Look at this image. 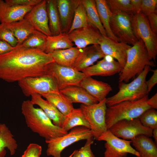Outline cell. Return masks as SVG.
<instances>
[{
    "mask_svg": "<svg viewBox=\"0 0 157 157\" xmlns=\"http://www.w3.org/2000/svg\"><path fill=\"white\" fill-rule=\"evenodd\" d=\"M53 62L49 54L41 50L17 45L0 55V78L12 83L45 74L47 65Z\"/></svg>",
    "mask_w": 157,
    "mask_h": 157,
    "instance_id": "6da1fadb",
    "label": "cell"
},
{
    "mask_svg": "<svg viewBox=\"0 0 157 157\" xmlns=\"http://www.w3.org/2000/svg\"><path fill=\"white\" fill-rule=\"evenodd\" d=\"M30 100L24 101L21 105L22 113L27 126L33 132L44 138L45 141L63 136L68 132L55 125L40 108H36Z\"/></svg>",
    "mask_w": 157,
    "mask_h": 157,
    "instance_id": "7a4b0ae2",
    "label": "cell"
},
{
    "mask_svg": "<svg viewBox=\"0 0 157 157\" xmlns=\"http://www.w3.org/2000/svg\"><path fill=\"white\" fill-rule=\"evenodd\" d=\"M147 65L154 67L156 65L151 59L144 42L140 39L127 52L125 65L119 74V82L127 83L140 74Z\"/></svg>",
    "mask_w": 157,
    "mask_h": 157,
    "instance_id": "3957f363",
    "label": "cell"
},
{
    "mask_svg": "<svg viewBox=\"0 0 157 157\" xmlns=\"http://www.w3.org/2000/svg\"><path fill=\"white\" fill-rule=\"evenodd\" d=\"M151 70L150 66H146L142 72L130 83H119L118 92L106 98L107 107H109L124 101L138 100L148 95L149 92L146 78Z\"/></svg>",
    "mask_w": 157,
    "mask_h": 157,
    "instance_id": "277c9868",
    "label": "cell"
},
{
    "mask_svg": "<svg viewBox=\"0 0 157 157\" xmlns=\"http://www.w3.org/2000/svg\"><path fill=\"white\" fill-rule=\"evenodd\" d=\"M148 95L136 101H125L107 107L106 123L108 129L118 121L138 117L147 110L151 108L147 104Z\"/></svg>",
    "mask_w": 157,
    "mask_h": 157,
    "instance_id": "5b68a950",
    "label": "cell"
},
{
    "mask_svg": "<svg viewBox=\"0 0 157 157\" xmlns=\"http://www.w3.org/2000/svg\"><path fill=\"white\" fill-rule=\"evenodd\" d=\"M92 137L90 129L82 126L74 127L63 136L45 141L47 145V154L48 156L61 157V152L66 147L75 142L86 140Z\"/></svg>",
    "mask_w": 157,
    "mask_h": 157,
    "instance_id": "8992f818",
    "label": "cell"
},
{
    "mask_svg": "<svg viewBox=\"0 0 157 157\" xmlns=\"http://www.w3.org/2000/svg\"><path fill=\"white\" fill-rule=\"evenodd\" d=\"M131 24L135 37L144 42L151 60L155 61L157 55V36L150 27L147 17L140 12L133 15Z\"/></svg>",
    "mask_w": 157,
    "mask_h": 157,
    "instance_id": "52a82bcc",
    "label": "cell"
},
{
    "mask_svg": "<svg viewBox=\"0 0 157 157\" xmlns=\"http://www.w3.org/2000/svg\"><path fill=\"white\" fill-rule=\"evenodd\" d=\"M18 82L23 94L27 97L34 94L41 96L49 93L60 92L55 79L52 76L48 74L26 78Z\"/></svg>",
    "mask_w": 157,
    "mask_h": 157,
    "instance_id": "ba28073f",
    "label": "cell"
},
{
    "mask_svg": "<svg viewBox=\"0 0 157 157\" xmlns=\"http://www.w3.org/2000/svg\"><path fill=\"white\" fill-rule=\"evenodd\" d=\"M106 101L105 98L97 103L91 105L82 104L80 107L90 124L94 138L97 140L108 130L106 123Z\"/></svg>",
    "mask_w": 157,
    "mask_h": 157,
    "instance_id": "9c48e42d",
    "label": "cell"
},
{
    "mask_svg": "<svg viewBox=\"0 0 157 157\" xmlns=\"http://www.w3.org/2000/svg\"><path fill=\"white\" fill-rule=\"evenodd\" d=\"M46 72V74L54 78L59 91L71 86H79L80 82L85 77L82 72L55 62L47 65Z\"/></svg>",
    "mask_w": 157,
    "mask_h": 157,
    "instance_id": "30bf717a",
    "label": "cell"
},
{
    "mask_svg": "<svg viewBox=\"0 0 157 157\" xmlns=\"http://www.w3.org/2000/svg\"><path fill=\"white\" fill-rule=\"evenodd\" d=\"M133 15L121 12L113 14L110 23L113 33L119 42L132 46L138 40L134 35L132 26Z\"/></svg>",
    "mask_w": 157,
    "mask_h": 157,
    "instance_id": "8fae6325",
    "label": "cell"
},
{
    "mask_svg": "<svg viewBox=\"0 0 157 157\" xmlns=\"http://www.w3.org/2000/svg\"><path fill=\"white\" fill-rule=\"evenodd\" d=\"M97 140L106 142L104 157H126L129 153L140 156L138 153L131 146V141L116 136L109 129L102 134Z\"/></svg>",
    "mask_w": 157,
    "mask_h": 157,
    "instance_id": "7c38bea8",
    "label": "cell"
},
{
    "mask_svg": "<svg viewBox=\"0 0 157 157\" xmlns=\"http://www.w3.org/2000/svg\"><path fill=\"white\" fill-rule=\"evenodd\" d=\"M116 136L126 140H131L140 135L152 136L153 129L144 126L138 117L119 120L109 129Z\"/></svg>",
    "mask_w": 157,
    "mask_h": 157,
    "instance_id": "4fadbf2b",
    "label": "cell"
},
{
    "mask_svg": "<svg viewBox=\"0 0 157 157\" xmlns=\"http://www.w3.org/2000/svg\"><path fill=\"white\" fill-rule=\"evenodd\" d=\"M68 34L71 41L80 49L99 44L102 36L97 28L89 23L86 27L74 30Z\"/></svg>",
    "mask_w": 157,
    "mask_h": 157,
    "instance_id": "5bb4252c",
    "label": "cell"
},
{
    "mask_svg": "<svg viewBox=\"0 0 157 157\" xmlns=\"http://www.w3.org/2000/svg\"><path fill=\"white\" fill-rule=\"evenodd\" d=\"M99 44L105 55L112 56L117 60L122 68L124 67L127 52L131 46L124 42L117 41L103 35Z\"/></svg>",
    "mask_w": 157,
    "mask_h": 157,
    "instance_id": "9a60e30c",
    "label": "cell"
},
{
    "mask_svg": "<svg viewBox=\"0 0 157 157\" xmlns=\"http://www.w3.org/2000/svg\"><path fill=\"white\" fill-rule=\"evenodd\" d=\"M47 1L46 0H42L34 6L26 14L24 19L31 24L35 30L49 36L51 35L49 27Z\"/></svg>",
    "mask_w": 157,
    "mask_h": 157,
    "instance_id": "2e32d148",
    "label": "cell"
},
{
    "mask_svg": "<svg viewBox=\"0 0 157 157\" xmlns=\"http://www.w3.org/2000/svg\"><path fill=\"white\" fill-rule=\"evenodd\" d=\"M105 56L99 44L89 46L82 49L73 68L77 71L81 72Z\"/></svg>",
    "mask_w": 157,
    "mask_h": 157,
    "instance_id": "e0dca14e",
    "label": "cell"
},
{
    "mask_svg": "<svg viewBox=\"0 0 157 157\" xmlns=\"http://www.w3.org/2000/svg\"><path fill=\"white\" fill-rule=\"evenodd\" d=\"M34 6L11 5L0 0V22L6 24L21 20Z\"/></svg>",
    "mask_w": 157,
    "mask_h": 157,
    "instance_id": "ac0fdd59",
    "label": "cell"
},
{
    "mask_svg": "<svg viewBox=\"0 0 157 157\" xmlns=\"http://www.w3.org/2000/svg\"><path fill=\"white\" fill-rule=\"evenodd\" d=\"M122 69L119 63L115 60L109 61L104 58L95 65L83 70L85 77L92 76H109L119 73Z\"/></svg>",
    "mask_w": 157,
    "mask_h": 157,
    "instance_id": "d6986e66",
    "label": "cell"
},
{
    "mask_svg": "<svg viewBox=\"0 0 157 157\" xmlns=\"http://www.w3.org/2000/svg\"><path fill=\"white\" fill-rule=\"evenodd\" d=\"M79 86L85 89L98 102L106 98L112 90L108 84L94 79L91 76H85L80 82Z\"/></svg>",
    "mask_w": 157,
    "mask_h": 157,
    "instance_id": "ffe728a7",
    "label": "cell"
},
{
    "mask_svg": "<svg viewBox=\"0 0 157 157\" xmlns=\"http://www.w3.org/2000/svg\"><path fill=\"white\" fill-rule=\"evenodd\" d=\"M80 0H57L62 31L67 33L71 26L75 9Z\"/></svg>",
    "mask_w": 157,
    "mask_h": 157,
    "instance_id": "44dd1931",
    "label": "cell"
},
{
    "mask_svg": "<svg viewBox=\"0 0 157 157\" xmlns=\"http://www.w3.org/2000/svg\"><path fill=\"white\" fill-rule=\"evenodd\" d=\"M31 97V102L34 105L39 106L51 120L54 124L61 127L65 116L52 104L43 99L40 95L34 94Z\"/></svg>",
    "mask_w": 157,
    "mask_h": 157,
    "instance_id": "7402d4cb",
    "label": "cell"
},
{
    "mask_svg": "<svg viewBox=\"0 0 157 157\" xmlns=\"http://www.w3.org/2000/svg\"><path fill=\"white\" fill-rule=\"evenodd\" d=\"M139 157H157V144L150 137L140 135L131 140Z\"/></svg>",
    "mask_w": 157,
    "mask_h": 157,
    "instance_id": "603a6c76",
    "label": "cell"
},
{
    "mask_svg": "<svg viewBox=\"0 0 157 157\" xmlns=\"http://www.w3.org/2000/svg\"><path fill=\"white\" fill-rule=\"evenodd\" d=\"M73 103H79L87 106L98 102L84 88L79 86L69 87L60 90Z\"/></svg>",
    "mask_w": 157,
    "mask_h": 157,
    "instance_id": "cb8c5ba5",
    "label": "cell"
},
{
    "mask_svg": "<svg viewBox=\"0 0 157 157\" xmlns=\"http://www.w3.org/2000/svg\"><path fill=\"white\" fill-rule=\"evenodd\" d=\"M3 24L11 31L17 39L18 41L17 45L21 44L36 30L31 24L24 19L18 21Z\"/></svg>",
    "mask_w": 157,
    "mask_h": 157,
    "instance_id": "d4e9b609",
    "label": "cell"
},
{
    "mask_svg": "<svg viewBox=\"0 0 157 157\" xmlns=\"http://www.w3.org/2000/svg\"><path fill=\"white\" fill-rule=\"evenodd\" d=\"M82 49L76 47L55 50L49 54L54 61L64 66L73 68L76 60Z\"/></svg>",
    "mask_w": 157,
    "mask_h": 157,
    "instance_id": "484cf974",
    "label": "cell"
},
{
    "mask_svg": "<svg viewBox=\"0 0 157 157\" xmlns=\"http://www.w3.org/2000/svg\"><path fill=\"white\" fill-rule=\"evenodd\" d=\"M74 44L68 34L63 32L57 35L47 37L44 52L50 54L55 50L72 48Z\"/></svg>",
    "mask_w": 157,
    "mask_h": 157,
    "instance_id": "4316f807",
    "label": "cell"
},
{
    "mask_svg": "<svg viewBox=\"0 0 157 157\" xmlns=\"http://www.w3.org/2000/svg\"><path fill=\"white\" fill-rule=\"evenodd\" d=\"M9 128L4 124L0 123V157H5L7 148L11 156L14 155L18 147L16 140Z\"/></svg>",
    "mask_w": 157,
    "mask_h": 157,
    "instance_id": "83f0119b",
    "label": "cell"
},
{
    "mask_svg": "<svg viewBox=\"0 0 157 157\" xmlns=\"http://www.w3.org/2000/svg\"><path fill=\"white\" fill-rule=\"evenodd\" d=\"M47 1V9L49 30L51 36L57 35L63 32L57 0Z\"/></svg>",
    "mask_w": 157,
    "mask_h": 157,
    "instance_id": "f1b7e54d",
    "label": "cell"
},
{
    "mask_svg": "<svg viewBox=\"0 0 157 157\" xmlns=\"http://www.w3.org/2000/svg\"><path fill=\"white\" fill-rule=\"evenodd\" d=\"M97 9L101 22L104 28L107 36L114 40L119 42L113 33L110 26L112 14L106 0H95Z\"/></svg>",
    "mask_w": 157,
    "mask_h": 157,
    "instance_id": "f546056e",
    "label": "cell"
},
{
    "mask_svg": "<svg viewBox=\"0 0 157 157\" xmlns=\"http://www.w3.org/2000/svg\"><path fill=\"white\" fill-rule=\"evenodd\" d=\"M41 96L52 104L65 116L68 115L74 108L71 101L60 92L49 93Z\"/></svg>",
    "mask_w": 157,
    "mask_h": 157,
    "instance_id": "4dcf8cb0",
    "label": "cell"
},
{
    "mask_svg": "<svg viewBox=\"0 0 157 157\" xmlns=\"http://www.w3.org/2000/svg\"><path fill=\"white\" fill-rule=\"evenodd\" d=\"M85 126L90 129V124L85 118L82 110L80 108H74L67 116L61 127L67 131L72 129L77 126Z\"/></svg>",
    "mask_w": 157,
    "mask_h": 157,
    "instance_id": "1f68e13d",
    "label": "cell"
},
{
    "mask_svg": "<svg viewBox=\"0 0 157 157\" xmlns=\"http://www.w3.org/2000/svg\"><path fill=\"white\" fill-rule=\"evenodd\" d=\"M81 1L85 9L88 23L97 28L102 35L107 36L100 19L95 0H81Z\"/></svg>",
    "mask_w": 157,
    "mask_h": 157,
    "instance_id": "d6a6232c",
    "label": "cell"
},
{
    "mask_svg": "<svg viewBox=\"0 0 157 157\" xmlns=\"http://www.w3.org/2000/svg\"><path fill=\"white\" fill-rule=\"evenodd\" d=\"M47 37L41 32L35 30L19 45L26 48L38 49L44 51Z\"/></svg>",
    "mask_w": 157,
    "mask_h": 157,
    "instance_id": "836d02e7",
    "label": "cell"
},
{
    "mask_svg": "<svg viewBox=\"0 0 157 157\" xmlns=\"http://www.w3.org/2000/svg\"><path fill=\"white\" fill-rule=\"evenodd\" d=\"M88 24L85 9L80 0L75 9L73 22L67 34L74 30L86 27Z\"/></svg>",
    "mask_w": 157,
    "mask_h": 157,
    "instance_id": "e575fe53",
    "label": "cell"
},
{
    "mask_svg": "<svg viewBox=\"0 0 157 157\" xmlns=\"http://www.w3.org/2000/svg\"><path fill=\"white\" fill-rule=\"evenodd\" d=\"M112 14L121 12L133 15L130 0H106Z\"/></svg>",
    "mask_w": 157,
    "mask_h": 157,
    "instance_id": "d590c367",
    "label": "cell"
},
{
    "mask_svg": "<svg viewBox=\"0 0 157 157\" xmlns=\"http://www.w3.org/2000/svg\"><path fill=\"white\" fill-rule=\"evenodd\" d=\"M138 118L144 126L153 130L157 128V111L155 109L147 110Z\"/></svg>",
    "mask_w": 157,
    "mask_h": 157,
    "instance_id": "8d00e7d4",
    "label": "cell"
},
{
    "mask_svg": "<svg viewBox=\"0 0 157 157\" xmlns=\"http://www.w3.org/2000/svg\"><path fill=\"white\" fill-rule=\"evenodd\" d=\"M94 139L92 137L86 140L83 147L74 151L72 157H95L91 148Z\"/></svg>",
    "mask_w": 157,
    "mask_h": 157,
    "instance_id": "74e56055",
    "label": "cell"
},
{
    "mask_svg": "<svg viewBox=\"0 0 157 157\" xmlns=\"http://www.w3.org/2000/svg\"><path fill=\"white\" fill-rule=\"evenodd\" d=\"M0 40L6 42L13 47L18 44L17 39L11 31L1 23H0Z\"/></svg>",
    "mask_w": 157,
    "mask_h": 157,
    "instance_id": "f35d334b",
    "label": "cell"
},
{
    "mask_svg": "<svg viewBox=\"0 0 157 157\" xmlns=\"http://www.w3.org/2000/svg\"><path fill=\"white\" fill-rule=\"evenodd\" d=\"M157 0H142L140 12L147 16L149 15L157 13Z\"/></svg>",
    "mask_w": 157,
    "mask_h": 157,
    "instance_id": "ab89813d",
    "label": "cell"
},
{
    "mask_svg": "<svg viewBox=\"0 0 157 157\" xmlns=\"http://www.w3.org/2000/svg\"><path fill=\"white\" fill-rule=\"evenodd\" d=\"M42 147L36 143H31L28 146L21 157H40Z\"/></svg>",
    "mask_w": 157,
    "mask_h": 157,
    "instance_id": "60d3db41",
    "label": "cell"
},
{
    "mask_svg": "<svg viewBox=\"0 0 157 157\" xmlns=\"http://www.w3.org/2000/svg\"><path fill=\"white\" fill-rule=\"evenodd\" d=\"M42 0H6L5 1L11 5L34 6Z\"/></svg>",
    "mask_w": 157,
    "mask_h": 157,
    "instance_id": "b9f144b4",
    "label": "cell"
},
{
    "mask_svg": "<svg viewBox=\"0 0 157 157\" xmlns=\"http://www.w3.org/2000/svg\"><path fill=\"white\" fill-rule=\"evenodd\" d=\"M149 23L153 31L157 33V13H152L147 16Z\"/></svg>",
    "mask_w": 157,
    "mask_h": 157,
    "instance_id": "7bdbcfd3",
    "label": "cell"
},
{
    "mask_svg": "<svg viewBox=\"0 0 157 157\" xmlns=\"http://www.w3.org/2000/svg\"><path fill=\"white\" fill-rule=\"evenodd\" d=\"M153 74L149 79L146 81L148 92H149L152 88L157 83V69L151 70Z\"/></svg>",
    "mask_w": 157,
    "mask_h": 157,
    "instance_id": "ee69618b",
    "label": "cell"
},
{
    "mask_svg": "<svg viewBox=\"0 0 157 157\" xmlns=\"http://www.w3.org/2000/svg\"><path fill=\"white\" fill-rule=\"evenodd\" d=\"M142 0H130L132 12L134 15L140 12Z\"/></svg>",
    "mask_w": 157,
    "mask_h": 157,
    "instance_id": "f6af8a7d",
    "label": "cell"
},
{
    "mask_svg": "<svg viewBox=\"0 0 157 157\" xmlns=\"http://www.w3.org/2000/svg\"><path fill=\"white\" fill-rule=\"evenodd\" d=\"M15 47H12L6 42L0 40V55L4 54L12 51Z\"/></svg>",
    "mask_w": 157,
    "mask_h": 157,
    "instance_id": "bcb514c9",
    "label": "cell"
},
{
    "mask_svg": "<svg viewBox=\"0 0 157 157\" xmlns=\"http://www.w3.org/2000/svg\"><path fill=\"white\" fill-rule=\"evenodd\" d=\"M148 105L151 108L157 109V93H156L147 101Z\"/></svg>",
    "mask_w": 157,
    "mask_h": 157,
    "instance_id": "7dc6e473",
    "label": "cell"
},
{
    "mask_svg": "<svg viewBox=\"0 0 157 157\" xmlns=\"http://www.w3.org/2000/svg\"><path fill=\"white\" fill-rule=\"evenodd\" d=\"M153 138L154 139L155 142L157 144V128L153 130L152 135Z\"/></svg>",
    "mask_w": 157,
    "mask_h": 157,
    "instance_id": "c3c4849f",
    "label": "cell"
},
{
    "mask_svg": "<svg viewBox=\"0 0 157 157\" xmlns=\"http://www.w3.org/2000/svg\"><path fill=\"white\" fill-rule=\"evenodd\" d=\"M73 155V152L72 153V154L70 155L68 157H72Z\"/></svg>",
    "mask_w": 157,
    "mask_h": 157,
    "instance_id": "681fc988",
    "label": "cell"
}]
</instances>
